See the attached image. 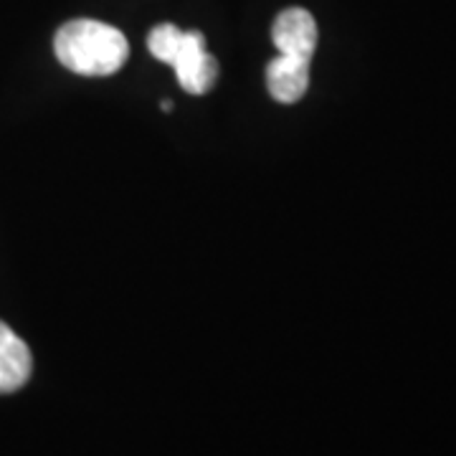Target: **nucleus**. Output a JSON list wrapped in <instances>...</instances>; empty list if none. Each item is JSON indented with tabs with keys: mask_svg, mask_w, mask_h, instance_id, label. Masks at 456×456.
<instances>
[{
	"mask_svg": "<svg viewBox=\"0 0 456 456\" xmlns=\"http://www.w3.org/2000/svg\"><path fill=\"white\" fill-rule=\"evenodd\" d=\"M56 59L74 74L82 77H110L117 74L127 56L130 44L125 33L110 23L92 20V18H77L64 23L56 38H53Z\"/></svg>",
	"mask_w": 456,
	"mask_h": 456,
	"instance_id": "1",
	"label": "nucleus"
},
{
	"mask_svg": "<svg viewBox=\"0 0 456 456\" xmlns=\"http://www.w3.org/2000/svg\"><path fill=\"white\" fill-rule=\"evenodd\" d=\"M150 53L175 69L180 86L188 94H208L218 79V61L206 49L200 31H183L175 23H160L147 36Z\"/></svg>",
	"mask_w": 456,
	"mask_h": 456,
	"instance_id": "2",
	"label": "nucleus"
},
{
	"mask_svg": "<svg viewBox=\"0 0 456 456\" xmlns=\"http://www.w3.org/2000/svg\"><path fill=\"white\" fill-rule=\"evenodd\" d=\"M317 23L314 16L305 8H287L281 11L274 20L272 38L279 53L294 56L302 61H312L314 49H317Z\"/></svg>",
	"mask_w": 456,
	"mask_h": 456,
	"instance_id": "3",
	"label": "nucleus"
},
{
	"mask_svg": "<svg viewBox=\"0 0 456 456\" xmlns=\"http://www.w3.org/2000/svg\"><path fill=\"white\" fill-rule=\"evenodd\" d=\"M266 86L269 94L281 104L299 102L310 86V61L279 53L266 64Z\"/></svg>",
	"mask_w": 456,
	"mask_h": 456,
	"instance_id": "4",
	"label": "nucleus"
},
{
	"mask_svg": "<svg viewBox=\"0 0 456 456\" xmlns=\"http://www.w3.org/2000/svg\"><path fill=\"white\" fill-rule=\"evenodd\" d=\"M33 358L28 345L5 322H0V393H13L28 383Z\"/></svg>",
	"mask_w": 456,
	"mask_h": 456,
	"instance_id": "5",
	"label": "nucleus"
},
{
	"mask_svg": "<svg viewBox=\"0 0 456 456\" xmlns=\"http://www.w3.org/2000/svg\"><path fill=\"white\" fill-rule=\"evenodd\" d=\"M160 107H163V112H170V110H173V102H170V99H165Z\"/></svg>",
	"mask_w": 456,
	"mask_h": 456,
	"instance_id": "6",
	"label": "nucleus"
}]
</instances>
